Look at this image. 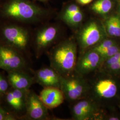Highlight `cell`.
I'll return each instance as SVG.
<instances>
[{"mask_svg": "<svg viewBox=\"0 0 120 120\" xmlns=\"http://www.w3.org/2000/svg\"><path fill=\"white\" fill-rule=\"evenodd\" d=\"M108 119L110 120H119V118L117 117L112 116V117H110Z\"/></svg>", "mask_w": 120, "mask_h": 120, "instance_id": "26", "label": "cell"}, {"mask_svg": "<svg viewBox=\"0 0 120 120\" xmlns=\"http://www.w3.org/2000/svg\"><path fill=\"white\" fill-rule=\"evenodd\" d=\"M114 41L110 39H104L101 42L96 45L94 47L92 48L95 51L98 52L99 53L106 50L112 46L116 45Z\"/></svg>", "mask_w": 120, "mask_h": 120, "instance_id": "21", "label": "cell"}, {"mask_svg": "<svg viewBox=\"0 0 120 120\" xmlns=\"http://www.w3.org/2000/svg\"><path fill=\"white\" fill-rule=\"evenodd\" d=\"M82 76L78 74L62 76L60 89L65 98L71 101H77L85 98L90 90V86Z\"/></svg>", "mask_w": 120, "mask_h": 120, "instance_id": "5", "label": "cell"}, {"mask_svg": "<svg viewBox=\"0 0 120 120\" xmlns=\"http://www.w3.org/2000/svg\"><path fill=\"white\" fill-rule=\"evenodd\" d=\"M120 50V48L116 44L100 53L99 54H100L102 58V64L105 60H106L112 56H113Z\"/></svg>", "mask_w": 120, "mask_h": 120, "instance_id": "20", "label": "cell"}, {"mask_svg": "<svg viewBox=\"0 0 120 120\" xmlns=\"http://www.w3.org/2000/svg\"><path fill=\"white\" fill-rule=\"evenodd\" d=\"M119 13H120V8H119Z\"/></svg>", "mask_w": 120, "mask_h": 120, "instance_id": "30", "label": "cell"}, {"mask_svg": "<svg viewBox=\"0 0 120 120\" xmlns=\"http://www.w3.org/2000/svg\"><path fill=\"white\" fill-rule=\"evenodd\" d=\"M10 88L11 87L7 77H5L3 75L0 73V89L3 97Z\"/></svg>", "mask_w": 120, "mask_h": 120, "instance_id": "22", "label": "cell"}, {"mask_svg": "<svg viewBox=\"0 0 120 120\" xmlns=\"http://www.w3.org/2000/svg\"><path fill=\"white\" fill-rule=\"evenodd\" d=\"M102 64L101 57L98 52L91 49L81 53L75 67V72L83 76L100 68Z\"/></svg>", "mask_w": 120, "mask_h": 120, "instance_id": "10", "label": "cell"}, {"mask_svg": "<svg viewBox=\"0 0 120 120\" xmlns=\"http://www.w3.org/2000/svg\"><path fill=\"white\" fill-rule=\"evenodd\" d=\"M83 18V14L80 10L74 13L70 16L64 19V22L69 25L76 26L79 25L82 22Z\"/></svg>", "mask_w": 120, "mask_h": 120, "instance_id": "19", "label": "cell"}, {"mask_svg": "<svg viewBox=\"0 0 120 120\" xmlns=\"http://www.w3.org/2000/svg\"><path fill=\"white\" fill-rule=\"evenodd\" d=\"M47 12L29 0H5L0 4V20L29 25L41 22Z\"/></svg>", "mask_w": 120, "mask_h": 120, "instance_id": "1", "label": "cell"}, {"mask_svg": "<svg viewBox=\"0 0 120 120\" xmlns=\"http://www.w3.org/2000/svg\"><path fill=\"white\" fill-rule=\"evenodd\" d=\"M39 1H47L48 0H38Z\"/></svg>", "mask_w": 120, "mask_h": 120, "instance_id": "29", "label": "cell"}, {"mask_svg": "<svg viewBox=\"0 0 120 120\" xmlns=\"http://www.w3.org/2000/svg\"><path fill=\"white\" fill-rule=\"evenodd\" d=\"M39 97L48 109L59 106L63 103L65 99L64 94L60 89L53 87L44 88Z\"/></svg>", "mask_w": 120, "mask_h": 120, "instance_id": "13", "label": "cell"}, {"mask_svg": "<svg viewBox=\"0 0 120 120\" xmlns=\"http://www.w3.org/2000/svg\"><path fill=\"white\" fill-rule=\"evenodd\" d=\"M0 69L7 72L14 70L30 71L28 58L17 50L0 43Z\"/></svg>", "mask_w": 120, "mask_h": 120, "instance_id": "6", "label": "cell"}, {"mask_svg": "<svg viewBox=\"0 0 120 120\" xmlns=\"http://www.w3.org/2000/svg\"><path fill=\"white\" fill-rule=\"evenodd\" d=\"M32 33L27 25L0 20V43L21 52L28 58Z\"/></svg>", "mask_w": 120, "mask_h": 120, "instance_id": "2", "label": "cell"}, {"mask_svg": "<svg viewBox=\"0 0 120 120\" xmlns=\"http://www.w3.org/2000/svg\"><path fill=\"white\" fill-rule=\"evenodd\" d=\"M35 83L38 84L43 88L53 87L60 88L62 76L55 69L49 67H44L38 70L30 69Z\"/></svg>", "mask_w": 120, "mask_h": 120, "instance_id": "11", "label": "cell"}, {"mask_svg": "<svg viewBox=\"0 0 120 120\" xmlns=\"http://www.w3.org/2000/svg\"><path fill=\"white\" fill-rule=\"evenodd\" d=\"M78 39L82 53L94 47L105 39L103 28L97 22H90L82 29Z\"/></svg>", "mask_w": 120, "mask_h": 120, "instance_id": "7", "label": "cell"}, {"mask_svg": "<svg viewBox=\"0 0 120 120\" xmlns=\"http://www.w3.org/2000/svg\"><path fill=\"white\" fill-rule=\"evenodd\" d=\"M93 90L95 95L99 98L108 99L116 96L118 88L116 82L108 78H99L95 82Z\"/></svg>", "mask_w": 120, "mask_h": 120, "instance_id": "14", "label": "cell"}, {"mask_svg": "<svg viewBox=\"0 0 120 120\" xmlns=\"http://www.w3.org/2000/svg\"><path fill=\"white\" fill-rule=\"evenodd\" d=\"M104 67L106 69L111 72H119L120 71V60L115 63H113L112 64L108 65L107 66Z\"/></svg>", "mask_w": 120, "mask_h": 120, "instance_id": "24", "label": "cell"}, {"mask_svg": "<svg viewBox=\"0 0 120 120\" xmlns=\"http://www.w3.org/2000/svg\"><path fill=\"white\" fill-rule=\"evenodd\" d=\"M7 73V78L11 88L29 90L35 83L34 78L30 71L14 70Z\"/></svg>", "mask_w": 120, "mask_h": 120, "instance_id": "12", "label": "cell"}, {"mask_svg": "<svg viewBox=\"0 0 120 120\" xmlns=\"http://www.w3.org/2000/svg\"><path fill=\"white\" fill-rule=\"evenodd\" d=\"M2 98H3V95H2L1 91L0 89V100L1 99H2Z\"/></svg>", "mask_w": 120, "mask_h": 120, "instance_id": "27", "label": "cell"}, {"mask_svg": "<svg viewBox=\"0 0 120 120\" xmlns=\"http://www.w3.org/2000/svg\"><path fill=\"white\" fill-rule=\"evenodd\" d=\"M5 0H0V4H1Z\"/></svg>", "mask_w": 120, "mask_h": 120, "instance_id": "28", "label": "cell"}, {"mask_svg": "<svg viewBox=\"0 0 120 120\" xmlns=\"http://www.w3.org/2000/svg\"><path fill=\"white\" fill-rule=\"evenodd\" d=\"M0 67H1V65H0Z\"/></svg>", "mask_w": 120, "mask_h": 120, "instance_id": "31", "label": "cell"}, {"mask_svg": "<svg viewBox=\"0 0 120 120\" xmlns=\"http://www.w3.org/2000/svg\"><path fill=\"white\" fill-rule=\"evenodd\" d=\"M105 29L108 34L112 37H120V18L112 16L105 22Z\"/></svg>", "mask_w": 120, "mask_h": 120, "instance_id": "16", "label": "cell"}, {"mask_svg": "<svg viewBox=\"0 0 120 120\" xmlns=\"http://www.w3.org/2000/svg\"><path fill=\"white\" fill-rule=\"evenodd\" d=\"M112 7L110 0H98L92 6V9L99 14H105L109 13Z\"/></svg>", "mask_w": 120, "mask_h": 120, "instance_id": "17", "label": "cell"}, {"mask_svg": "<svg viewBox=\"0 0 120 120\" xmlns=\"http://www.w3.org/2000/svg\"><path fill=\"white\" fill-rule=\"evenodd\" d=\"M49 118L48 109L42 103L39 95L30 90L27 95L25 113L21 116V119L45 120Z\"/></svg>", "mask_w": 120, "mask_h": 120, "instance_id": "8", "label": "cell"}, {"mask_svg": "<svg viewBox=\"0 0 120 120\" xmlns=\"http://www.w3.org/2000/svg\"><path fill=\"white\" fill-rule=\"evenodd\" d=\"M80 10L79 7L75 4H71L65 10L64 14L63 15V20L65 19L77 11Z\"/></svg>", "mask_w": 120, "mask_h": 120, "instance_id": "23", "label": "cell"}, {"mask_svg": "<svg viewBox=\"0 0 120 120\" xmlns=\"http://www.w3.org/2000/svg\"><path fill=\"white\" fill-rule=\"evenodd\" d=\"M59 32L56 26L48 25L39 28L34 34H32V45L37 58L50 49L58 38Z\"/></svg>", "mask_w": 120, "mask_h": 120, "instance_id": "4", "label": "cell"}, {"mask_svg": "<svg viewBox=\"0 0 120 120\" xmlns=\"http://www.w3.org/2000/svg\"><path fill=\"white\" fill-rule=\"evenodd\" d=\"M20 116L12 112L9 111L3 107L0 101V120H16Z\"/></svg>", "mask_w": 120, "mask_h": 120, "instance_id": "18", "label": "cell"}, {"mask_svg": "<svg viewBox=\"0 0 120 120\" xmlns=\"http://www.w3.org/2000/svg\"></svg>", "mask_w": 120, "mask_h": 120, "instance_id": "32", "label": "cell"}, {"mask_svg": "<svg viewBox=\"0 0 120 120\" xmlns=\"http://www.w3.org/2000/svg\"><path fill=\"white\" fill-rule=\"evenodd\" d=\"M10 90L13 96V104L11 108L12 112L17 114L18 113L22 112H25L27 95L30 90H21L11 87Z\"/></svg>", "mask_w": 120, "mask_h": 120, "instance_id": "15", "label": "cell"}, {"mask_svg": "<svg viewBox=\"0 0 120 120\" xmlns=\"http://www.w3.org/2000/svg\"><path fill=\"white\" fill-rule=\"evenodd\" d=\"M50 66L61 76H69L75 72L77 60V45L67 40L52 46L47 52Z\"/></svg>", "mask_w": 120, "mask_h": 120, "instance_id": "3", "label": "cell"}, {"mask_svg": "<svg viewBox=\"0 0 120 120\" xmlns=\"http://www.w3.org/2000/svg\"><path fill=\"white\" fill-rule=\"evenodd\" d=\"M77 1L82 4H87L90 3L93 0H77Z\"/></svg>", "mask_w": 120, "mask_h": 120, "instance_id": "25", "label": "cell"}, {"mask_svg": "<svg viewBox=\"0 0 120 120\" xmlns=\"http://www.w3.org/2000/svg\"><path fill=\"white\" fill-rule=\"evenodd\" d=\"M72 113L74 120H98L102 118L98 105L90 99L84 98L77 101L73 106Z\"/></svg>", "mask_w": 120, "mask_h": 120, "instance_id": "9", "label": "cell"}]
</instances>
